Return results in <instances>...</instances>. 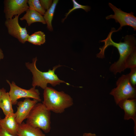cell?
Masks as SVG:
<instances>
[{
    "label": "cell",
    "mask_w": 136,
    "mask_h": 136,
    "mask_svg": "<svg viewBox=\"0 0 136 136\" xmlns=\"http://www.w3.org/2000/svg\"><path fill=\"white\" fill-rule=\"evenodd\" d=\"M115 30L114 28H112L106 38L100 41L104 42V45L99 48L100 51L96 55L97 57L103 58L105 57V50L109 46H113L117 49L120 55L119 59L112 64L109 68L111 72L115 75L118 73H120L126 69V63L127 58L131 53L136 51V40L134 36L127 35L124 37V42H114L112 39L111 36Z\"/></svg>",
    "instance_id": "1"
},
{
    "label": "cell",
    "mask_w": 136,
    "mask_h": 136,
    "mask_svg": "<svg viewBox=\"0 0 136 136\" xmlns=\"http://www.w3.org/2000/svg\"><path fill=\"white\" fill-rule=\"evenodd\" d=\"M43 104L50 111L56 113H61L73 104V100L69 94L63 91H58L47 87L43 93Z\"/></svg>",
    "instance_id": "2"
},
{
    "label": "cell",
    "mask_w": 136,
    "mask_h": 136,
    "mask_svg": "<svg viewBox=\"0 0 136 136\" xmlns=\"http://www.w3.org/2000/svg\"><path fill=\"white\" fill-rule=\"evenodd\" d=\"M37 60L36 57L33 58L32 63L28 62L25 63L26 66L32 75L31 84L32 87H40L44 89L47 87L48 84H51L53 86L61 83H65L69 85L68 83L60 79L55 73V70L61 65L59 64L54 66L52 70L50 69L47 72H42L38 70L37 67L36 63Z\"/></svg>",
    "instance_id": "3"
},
{
    "label": "cell",
    "mask_w": 136,
    "mask_h": 136,
    "mask_svg": "<svg viewBox=\"0 0 136 136\" xmlns=\"http://www.w3.org/2000/svg\"><path fill=\"white\" fill-rule=\"evenodd\" d=\"M26 119V123L28 125L38 128L46 133L50 131L51 111L42 103L36 104Z\"/></svg>",
    "instance_id": "4"
},
{
    "label": "cell",
    "mask_w": 136,
    "mask_h": 136,
    "mask_svg": "<svg viewBox=\"0 0 136 136\" xmlns=\"http://www.w3.org/2000/svg\"><path fill=\"white\" fill-rule=\"evenodd\" d=\"M117 87L113 89L110 94L114 96L117 105L120 101L127 99H136V87L130 83L128 74L122 75L116 82Z\"/></svg>",
    "instance_id": "5"
},
{
    "label": "cell",
    "mask_w": 136,
    "mask_h": 136,
    "mask_svg": "<svg viewBox=\"0 0 136 136\" xmlns=\"http://www.w3.org/2000/svg\"><path fill=\"white\" fill-rule=\"evenodd\" d=\"M6 81L10 86L8 93L13 105L16 104L18 99L23 98H32L38 102L41 101L40 93L35 87H32L29 89H25L17 85L14 81L11 83L8 80Z\"/></svg>",
    "instance_id": "6"
},
{
    "label": "cell",
    "mask_w": 136,
    "mask_h": 136,
    "mask_svg": "<svg viewBox=\"0 0 136 136\" xmlns=\"http://www.w3.org/2000/svg\"><path fill=\"white\" fill-rule=\"evenodd\" d=\"M109 5L114 11V14L107 16L106 17V19L108 20L113 19L116 22H118L120 24V27L115 30V32L121 29L122 27L125 26L132 27L134 31L136 30V17L134 16L133 13L124 12L120 8H117L110 3H109Z\"/></svg>",
    "instance_id": "7"
},
{
    "label": "cell",
    "mask_w": 136,
    "mask_h": 136,
    "mask_svg": "<svg viewBox=\"0 0 136 136\" xmlns=\"http://www.w3.org/2000/svg\"><path fill=\"white\" fill-rule=\"evenodd\" d=\"M27 0H5L4 1V12L6 19L20 15L28 9Z\"/></svg>",
    "instance_id": "8"
},
{
    "label": "cell",
    "mask_w": 136,
    "mask_h": 136,
    "mask_svg": "<svg viewBox=\"0 0 136 136\" xmlns=\"http://www.w3.org/2000/svg\"><path fill=\"white\" fill-rule=\"evenodd\" d=\"M19 16L16 15L12 19H6L5 24L9 35L17 39L20 43L24 44L29 35L26 27H22L19 25Z\"/></svg>",
    "instance_id": "9"
},
{
    "label": "cell",
    "mask_w": 136,
    "mask_h": 136,
    "mask_svg": "<svg viewBox=\"0 0 136 136\" xmlns=\"http://www.w3.org/2000/svg\"><path fill=\"white\" fill-rule=\"evenodd\" d=\"M38 102L35 99L31 100L29 98H26L23 101L17 102V110L15 113L16 121L19 124L26 119L32 108Z\"/></svg>",
    "instance_id": "10"
},
{
    "label": "cell",
    "mask_w": 136,
    "mask_h": 136,
    "mask_svg": "<svg viewBox=\"0 0 136 136\" xmlns=\"http://www.w3.org/2000/svg\"><path fill=\"white\" fill-rule=\"evenodd\" d=\"M118 105L124 112V119L128 120L130 119L133 120L134 126V132H136V99H124L120 101Z\"/></svg>",
    "instance_id": "11"
},
{
    "label": "cell",
    "mask_w": 136,
    "mask_h": 136,
    "mask_svg": "<svg viewBox=\"0 0 136 136\" xmlns=\"http://www.w3.org/2000/svg\"><path fill=\"white\" fill-rule=\"evenodd\" d=\"M19 125L14 113L5 116L3 119H0V126L12 135H17Z\"/></svg>",
    "instance_id": "12"
},
{
    "label": "cell",
    "mask_w": 136,
    "mask_h": 136,
    "mask_svg": "<svg viewBox=\"0 0 136 136\" xmlns=\"http://www.w3.org/2000/svg\"><path fill=\"white\" fill-rule=\"evenodd\" d=\"M17 135L18 136H46L40 128L32 126L24 122L19 124Z\"/></svg>",
    "instance_id": "13"
},
{
    "label": "cell",
    "mask_w": 136,
    "mask_h": 136,
    "mask_svg": "<svg viewBox=\"0 0 136 136\" xmlns=\"http://www.w3.org/2000/svg\"><path fill=\"white\" fill-rule=\"evenodd\" d=\"M2 92L0 96V108L5 115L7 116L14 113L12 104L8 92H6L4 88H1Z\"/></svg>",
    "instance_id": "14"
},
{
    "label": "cell",
    "mask_w": 136,
    "mask_h": 136,
    "mask_svg": "<svg viewBox=\"0 0 136 136\" xmlns=\"http://www.w3.org/2000/svg\"><path fill=\"white\" fill-rule=\"evenodd\" d=\"M21 20H25L28 26L36 22H40L46 24L43 17L37 12L29 8L24 15L20 18Z\"/></svg>",
    "instance_id": "15"
},
{
    "label": "cell",
    "mask_w": 136,
    "mask_h": 136,
    "mask_svg": "<svg viewBox=\"0 0 136 136\" xmlns=\"http://www.w3.org/2000/svg\"><path fill=\"white\" fill-rule=\"evenodd\" d=\"M58 0H54L50 8L47 10L44 15L43 18L47 24V27L50 31L53 30L52 22L54 15L56 6Z\"/></svg>",
    "instance_id": "16"
},
{
    "label": "cell",
    "mask_w": 136,
    "mask_h": 136,
    "mask_svg": "<svg viewBox=\"0 0 136 136\" xmlns=\"http://www.w3.org/2000/svg\"><path fill=\"white\" fill-rule=\"evenodd\" d=\"M45 41V35L44 32L41 31L35 32L29 35L27 40V41L33 44L38 45H41L44 44Z\"/></svg>",
    "instance_id": "17"
},
{
    "label": "cell",
    "mask_w": 136,
    "mask_h": 136,
    "mask_svg": "<svg viewBox=\"0 0 136 136\" xmlns=\"http://www.w3.org/2000/svg\"><path fill=\"white\" fill-rule=\"evenodd\" d=\"M27 4L29 8L33 10L44 15L46 11L42 7L39 0H28Z\"/></svg>",
    "instance_id": "18"
},
{
    "label": "cell",
    "mask_w": 136,
    "mask_h": 136,
    "mask_svg": "<svg viewBox=\"0 0 136 136\" xmlns=\"http://www.w3.org/2000/svg\"><path fill=\"white\" fill-rule=\"evenodd\" d=\"M73 3V8L70 9L69 12L66 14L65 17L64 18L62 21H63L67 17L68 15L74 10L78 9H82L84 10L86 12L89 11L91 9L90 7L87 5H83L79 4L75 0H72Z\"/></svg>",
    "instance_id": "19"
},
{
    "label": "cell",
    "mask_w": 136,
    "mask_h": 136,
    "mask_svg": "<svg viewBox=\"0 0 136 136\" xmlns=\"http://www.w3.org/2000/svg\"><path fill=\"white\" fill-rule=\"evenodd\" d=\"M136 67V51L132 52L127 58L126 63V68Z\"/></svg>",
    "instance_id": "20"
},
{
    "label": "cell",
    "mask_w": 136,
    "mask_h": 136,
    "mask_svg": "<svg viewBox=\"0 0 136 136\" xmlns=\"http://www.w3.org/2000/svg\"><path fill=\"white\" fill-rule=\"evenodd\" d=\"M130 71L128 74L130 82L131 85L136 87V67L130 69Z\"/></svg>",
    "instance_id": "21"
},
{
    "label": "cell",
    "mask_w": 136,
    "mask_h": 136,
    "mask_svg": "<svg viewBox=\"0 0 136 136\" xmlns=\"http://www.w3.org/2000/svg\"><path fill=\"white\" fill-rule=\"evenodd\" d=\"M40 4L43 8L45 10H48L51 6L53 1L51 0H40Z\"/></svg>",
    "instance_id": "22"
},
{
    "label": "cell",
    "mask_w": 136,
    "mask_h": 136,
    "mask_svg": "<svg viewBox=\"0 0 136 136\" xmlns=\"http://www.w3.org/2000/svg\"><path fill=\"white\" fill-rule=\"evenodd\" d=\"M0 136H18L12 135L9 133L0 126Z\"/></svg>",
    "instance_id": "23"
},
{
    "label": "cell",
    "mask_w": 136,
    "mask_h": 136,
    "mask_svg": "<svg viewBox=\"0 0 136 136\" xmlns=\"http://www.w3.org/2000/svg\"><path fill=\"white\" fill-rule=\"evenodd\" d=\"M83 136H97L95 134L92 133H84Z\"/></svg>",
    "instance_id": "24"
},
{
    "label": "cell",
    "mask_w": 136,
    "mask_h": 136,
    "mask_svg": "<svg viewBox=\"0 0 136 136\" xmlns=\"http://www.w3.org/2000/svg\"><path fill=\"white\" fill-rule=\"evenodd\" d=\"M4 57V55L2 49L0 48V61L3 59Z\"/></svg>",
    "instance_id": "25"
},
{
    "label": "cell",
    "mask_w": 136,
    "mask_h": 136,
    "mask_svg": "<svg viewBox=\"0 0 136 136\" xmlns=\"http://www.w3.org/2000/svg\"><path fill=\"white\" fill-rule=\"evenodd\" d=\"M1 92H2V90H1V89L0 88V96H1ZM1 118L0 117V119H1Z\"/></svg>",
    "instance_id": "26"
}]
</instances>
